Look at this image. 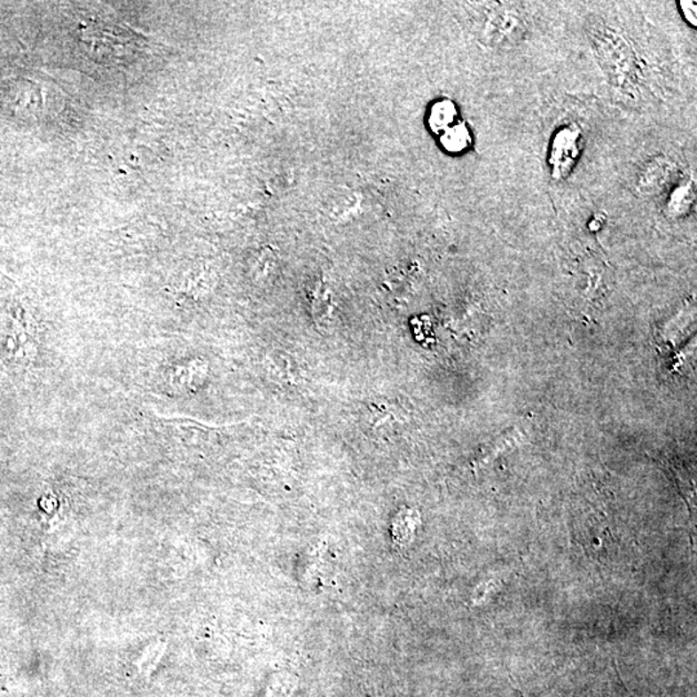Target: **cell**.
<instances>
[{
    "mask_svg": "<svg viewBox=\"0 0 697 697\" xmlns=\"http://www.w3.org/2000/svg\"><path fill=\"white\" fill-rule=\"evenodd\" d=\"M458 107L450 100H439L430 107L427 124L435 133H443L458 123Z\"/></svg>",
    "mask_w": 697,
    "mask_h": 697,
    "instance_id": "1",
    "label": "cell"
},
{
    "mask_svg": "<svg viewBox=\"0 0 697 697\" xmlns=\"http://www.w3.org/2000/svg\"><path fill=\"white\" fill-rule=\"evenodd\" d=\"M441 145L450 154H461L472 145V133L463 121H458L441 133Z\"/></svg>",
    "mask_w": 697,
    "mask_h": 697,
    "instance_id": "2",
    "label": "cell"
},
{
    "mask_svg": "<svg viewBox=\"0 0 697 697\" xmlns=\"http://www.w3.org/2000/svg\"><path fill=\"white\" fill-rule=\"evenodd\" d=\"M681 10L683 15L688 20L690 24L693 27L696 25V3L695 2H681Z\"/></svg>",
    "mask_w": 697,
    "mask_h": 697,
    "instance_id": "3",
    "label": "cell"
}]
</instances>
